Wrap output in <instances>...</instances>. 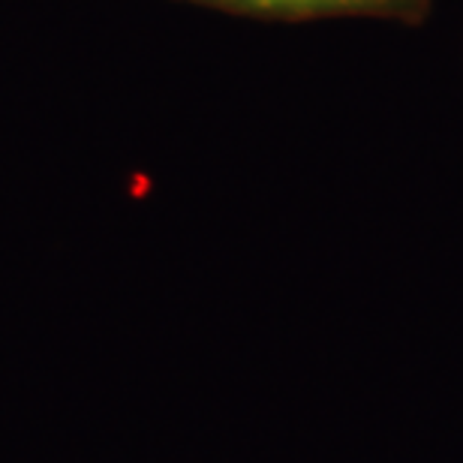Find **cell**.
<instances>
[{"mask_svg":"<svg viewBox=\"0 0 463 463\" xmlns=\"http://www.w3.org/2000/svg\"><path fill=\"white\" fill-rule=\"evenodd\" d=\"M244 4L262 6V9H310V6H328L326 0H244Z\"/></svg>","mask_w":463,"mask_h":463,"instance_id":"1","label":"cell"}]
</instances>
